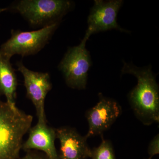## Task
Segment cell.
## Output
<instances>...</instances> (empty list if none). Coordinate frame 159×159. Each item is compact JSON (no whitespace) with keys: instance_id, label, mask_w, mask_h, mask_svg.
Here are the masks:
<instances>
[{"instance_id":"obj_1","label":"cell","mask_w":159,"mask_h":159,"mask_svg":"<svg viewBox=\"0 0 159 159\" xmlns=\"http://www.w3.org/2000/svg\"><path fill=\"white\" fill-rule=\"evenodd\" d=\"M122 74H132L138 84L129 94V102L135 114L144 124L159 122V87L155 77L149 67L140 68L124 62Z\"/></svg>"},{"instance_id":"obj_2","label":"cell","mask_w":159,"mask_h":159,"mask_svg":"<svg viewBox=\"0 0 159 159\" xmlns=\"http://www.w3.org/2000/svg\"><path fill=\"white\" fill-rule=\"evenodd\" d=\"M31 115L0 100V159H18L24 136L31 128Z\"/></svg>"},{"instance_id":"obj_3","label":"cell","mask_w":159,"mask_h":159,"mask_svg":"<svg viewBox=\"0 0 159 159\" xmlns=\"http://www.w3.org/2000/svg\"><path fill=\"white\" fill-rule=\"evenodd\" d=\"M68 0H21L15 2L10 9L20 14L33 27H46L60 23L73 8Z\"/></svg>"},{"instance_id":"obj_4","label":"cell","mask_w":159,"mask_h":159,"mask_svg":"<svg viewBox=\"0 0 159 159\" xmlns=\"http://www.w3.org/2000/svg\"><path fill=\"white\" fill-rule=\"evenodd\" d=\"M59 24L55 23L36 31L12 30L11 37L1 46L0 53L10 58L16 54L25 57L36 54L48 43Z\"/></svg>"},{"instance_id":"obj_5","label":"cell","mask_w":159,"mask_h":159,"mask_svg":"<svg viewBox=\"0 0 159 159\" xmlns=\"http://www.w3.org/2000/svg\"><path fill=\"white\" fill-rule=\"evenodd\" d=\"M87 40L84 38L78 46L70 48L58 65L66 83L72 89H84L86 87L91 65L89 52L86 48Z\"/></svg>"},{"instance_id":"obj_6","label":"cell","mask_w":159,"mask_h":159,"mask_svg":"<svg viewBox=\"0 0 159 159\" xmlns=\"http://www.w3.org/2000/svg\"><path fill=\"white\" fill-rule=\"evenodd\" d=\"M16 66L24 77L27 97L34 106L38 121H47L44 106L46 97L52 88L50 75L29 70L21 61H17Z\"/></svg>"},{"instance_id":"obj_7","label":"cell","mask_w":159,"mask_h":159,"mask_svg":"<svg viewBox=\"0 0 159 159\" xmlns=\"http://www.w3.org/2000/svg\"><path fill=\"white\" fill-rule=\"evenodd\" d=\"M122 3L123 1L121 0L94 1L88 19V28L84 38L88 40L91 34L111 29L127 32L117 22V15Z\"/></svg>"},{"instance_id":"obj_8","label":"cell","mask_w":159,"mask_h":159,"mask_svg":"<svg viewBox=\"0 0 159 159\" xmlns=\"http://www.w3.org/2000/svg\"><path fill=\"white\" fill-rule=\"evenodd\" d=\"M121 112V108L112 99L100 95L99 102L86 114L89 123L87 138L101 134L109 128Z\"/></svg>"},{"instance_id":"obj_9","label":"cell","mask_w":159,"mask_h":159,"mask_svg":"<svg viewBox=\"0 0 159 159\" xmlns=\"http://www.w3.org/2000/svg\"><path fill=\"white\" fill-rule=\"evenodd\" d=\"M56 138L60 148L58 159H87L90 158L91 149L83 137L74 128L61 127L56 129Z\"/></svg>"},{"instance_id":"obj_10","label":"cell","mask_w":159,"mask_h":159,"mask_svg":"<svg viewBox=\"0 0 159 159\" xmlns=\"http://www.w3.org/2000/svg\"><path fill=\"white\" fill-rule=\"evenodd\" d=\"M29 132V138L23 143L22 149L26 152L41 151L50 159H58L55 146L56 129L49 126L47 121H38Z\"/></svg>"},{"instance_id":"obj_11","label":"cell","mask_w":159,"mask_h":159,"mask_svg":"<svg viewBox=\"0 0 159 159\" xmlns=\"http://www.w3.org/2000/svg\"><path fill=\"white\" fill-rule=\"evenodd\" d=\"M10 59L0 53V95L6 97L9 105L16 106L17 79Z\"/></svg>"},{"instance_id":"obj_12","label":"cell","mask_w":159,"mask_h":159,"mask_svg":"<svg viewBox=\"0 0 159 159\" xmlns=\"http://www.w3.org/2000/svg\"><path fill=\"white\" fill-rule=\"evenodd\" d=\"M92 159H116L112 145L109 141L102 139L98 147L91 149Z\"/></svg>"},{"instance_id":"obj_13","label":"cell","mask_w":159,"mask_h":159,"mask_svg":"<svg viewBox=\"0 0 159 159\" xmlns=\"http://www.w3.org/2000/svg\"><path fill=\"white\" fill-rule=\"evenodd\" d=\"M148 154L149 158L151 159L152 157L159 153V137L158 134L151 141L148 148Z\"/></svg>"},{"instance_id":"obj_14","label":"cell","mask_w":159,"mask_h":159,"mask_svg":"<svg viewBox=\"0 0 159 159\" xmlns=\"http://www.w3.org/2000/svg\"><path fill=\"white\" fill-rule=\"evenodd\" d=\"M18 159H50L45 154L34 151L30 150L27 152L25 155L22 158H19Z\"/></svg>"},{"instance_id":"obj_15","label":"cell","mask_w":159,"mask_h":159,"mask_svg":"<svg viewBox=\"0 0 159 159\" xmlns=\"http://www.w3.org/2000/svg\"><path fill=\"white\" fill-rule=\"evenodd\" d=\"M8 8H0V14L2 13L3 11H6L8 10Z\"/></svg>"}]
</instances>
